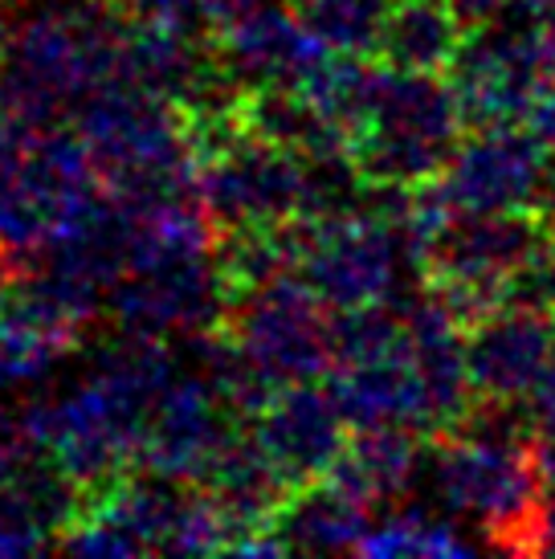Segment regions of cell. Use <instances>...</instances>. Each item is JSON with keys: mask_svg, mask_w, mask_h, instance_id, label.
Instances as JSON below:
<instances>
[{"mask_svg": "<svg viewBox=\"0 0 555 559\" xmlns=\"http://www.w3.org/2000/svg\"><path fill=\"white\" fill-rule=\"evenodd\" d=\"M449 82L470 127L531 123L555 91V29L531 16L474 25Z\"/></svg>", "mask_w": 555, "mask_h": 559, "instance_id": "cell-8", "label": "cell"}, {"mask_svg": "<svg viewBox=\"0 0 555 559\" xmlns=\"http://www.w3.org/2000/svg\"><path fill=\"white\" fill-rule=\"evenodd\" d=\"M479 551L474 539H465L458 523H449L441 514H429L421 507L397 511L371 523L359 556L368 559H465Z\"/></svg>", "mask_w": 555, "mask_h": 559, "instance_id": "cell-21", "label": "cell"}, {"mask_svg": "<svg viewBox=\"0 0 555 559\" xmlns=\"http://www.w3.org/2000/svg\"><path fill=\"white\" fill-rule=\"evenodd\" d=\"M519 4V13L531 16V21H540V25H552L555 29V0H515Z\"/></svg>", "mask_w": 555, "mask_h": 559, "instance_id": "cell-30", "label": "cell"}, {"mask_svg": "<svg viewBox=\"0 0 555 559\" xmlns=\"http://www.w3.org/2000/svg\"><path fill=\"white\" fill-rule=\"evenodd\" d=\"M127 13L139 21H155V25H172V29H201L216 25L221 4L225 0H123Z\"/></svg>", "mask_w": 555, "mask_h": 559, "instance_id": "cell-23", "label": "cell"}, {"mask_svg": "<svg viewBox=\"0 0 555 559\" xmlns=\"http://www.w3.org/2000/svg\"><path fill=\"white\" fill-rule=\"evenodd\" d=\"M458 13L465 16V25L474 29V25H491V21H498V16L507 13V4H515V0H449Z\"/></svg>", "mask_w": 555, "mask_h": 559, "instance_id": "cell-28", "label": "cell"}, {"mask_svg": "<svg viewBox=\"0 0 555 559\" xmlns=\"http://www.w3.org/2000/svg\"><path fill=\"white\" fill-rule=\"evenodd\" d=\"M294 270L319 290L331 311L392 307L404 278H421L416 246L401 209H340L323 217H298L286 225Z\"/></svg>", "mask_w": 555, "mask_h": 559, "instance_id": "cell-6", "label": "cell"}, {"mask_svg": "<svg viewBox=\"0 0 555 559\" xmlns=\"http://www.w3.org/2000/svg\"><path fill=\"white\" fill-rule=\"evenodd\" d=\"M291 4L327 46L347 58H371L380 49V29L392 9V0H291Z\"/></svg>", "mask_w": 555, "mask_h": 559, "instance_id": "cell-22", "label": "cell"}, {"mask_svg": "<svg viewBox=\"0 0 555 559\" xmlns=\"http://www.w3.org/2000/svg\"><path fill=\"white\" fill-rule=\"evenodd\" d=\"M547 143L527 127H474L433 192L453 213H543L555 221V168Z\"/></svg>", "mask_w": 555, "mask_h": 559, "instance_id": "cell-10", "label": "cell"}, {"mask_svg": "<svg viewBox=\"0 0 555 559\" xmlns=\"http://www.w3.org/2000/svg\"><path fill=\"white\" fill-rule=\"evenodd\" d=\"M135 16L103 0H33L0 33V115L54 127L66 110L127 82V41Z\"/></svg>", "mask_w": 555, "mask_h": 559, "instance_id": "cell-2", "label": "cell"}, {"mask_svg": "<svg viewBox=\"0 0 555 559\" xmlns=\"http://www.w3.org/2000/svg\"><path fill=\"white\" fill-rule=\"evenodd\" d=\"M523 556H555V498L543 495L531 523L523 531V544H519Z\"/></svg>", "mask_w": 555, "mask_h": 559, "instance_id": "cell-24", "label": "cell"}, {"mask_svg": "<svg viewBox=\"0 0 555 559\" xmlns=\"http://www.w3.org/2000/svg\"><path fill=\"white\" fill-rule=\"evenodd\" d=\"M531 131H535V135L547 143V152L555 156V91L547 94V98L540 103V110L531 115Z\"/></svg>", "mask_w": 555, "mask_h": 559, "instance_id": "cell-29", "label": "cell"}, {"mask_svg": "<svg viewBox=\"0 0 555 559\" xmlns=\"http://www.w3.org/2000/svg\"><path fill=\"white\" fill-rule=\"evenodd\" d=\"M13 253L0 246V311L9 307V298H13V286H16V278H13V262H9Z\"/></svg>", "mask_w": 555, "mask_h": 559, "instance_id": "cell-31", "label": "cell"}, {"mask_svg": "<svg viewBox=\"0 0 555 559\" xmlns=\"http://www.w3.org/2000/svg\"><path fill=\"white\" fill-rule=\"evenodd\" d=\"M535 450V469H540L543 495L555 498V429H540V441H531Z\"/></svg>", "mask_w": 555, "mask_h": 559, "instance_id": "cell-27", "label": "cell"}, {"mask_svg": "<svg viewBox=\"0 0 555 559\" xmlns=\"http://www.w3.org/2000/svg\"><path fill=\"white\" fill-rule=\"evenodd\" d=\"M446 204V201H441ZM543 213H453L433 225L421 249V282L465 323L503 307L510 282L543 241Z\"/></svg>", "mask_w": 555, "mask_h": 559, "instance_id": "cell-7", "label": "cell"}, {"mask_svg": "<svg viewBox=\"0 0 555 559\" xmlns=\"http://www.w3.org/2000/svg\"><path fill=\"white\" fill-rule=\"evenodd\" d=\"M86 502V490L54 462L16 466L9 478H0V556L62 547Z\"/></svg>", "mask_w": 555, "mask_h": 559, "instance_id": "cell-16", "label": "cell"}, {"mask_svg": "<svg viewBox=\"0 0 555 559\" xmlns=\"http://www.w3.org/2000/svg\"><path fill=\"white\" fill-rule=\"evenodd\" d=\"M172 380L176 364L164 340L123 331V340L110 343L74 389L33 401L21 429L29 445L94 498L139 462L152 408Z\"/></svg>", "mask_w": 555, "mask_h": 559, "instance_id": "cell-1", "label": "cell"}, {"mask_svg": "<svg viewBox=\"0 0 555 559\" xmlns=\"http://www.w3.org/2000/svg\"><path fill=\"white\" fill-rule=\"evenodd\" d=\"M103 201V176L78 131L0 115V246L33 258Z\"/></svg>", "mask_w": 555, "mask_h": 559, "instance_id": "cell-3", "label": "cell"}, {"mask_svg": "<svg viewBox=\"0 0 555 559\" xmlns=\"http://www.w3.org/2000/svg\"><path fill=\"white\" fill-rule=\"evenodd\" d=\"M555 352V314L531 307H494L465 326L470 384L482 404H527Z\"/></svg>", "mask_w": 555, "mask_h": 559, "instance_id": "cell-14", "label": "cell"}, {"mask_svg": "<svg viewBox=\"0 0 555 559\" xmlns=\"http://www.w3.org/2000/svg\"><path fill=\"white\" fill-rule=\"evenodd\" d=\"M527 413L535 420V429H555V352L547 359V368H543L535 392L527 396Z\"/></svg>", "mask_w": 555, "mask_h": 559, "instance_id": "cell-25", "label": "cell"}, {"mask_svg": "<svg viewBox=\"0 0 555 559\" xmlns=\"http://www.w3.org/2000/svg\"><path fill=\"white\" fill-rule=\"evenodd\" d=\"M233 290L221 270V258L192 253V258H164L127 270V278L110 290L107 307L115 323L135 335H204L229 311Z\"/></svg>", "mask_w": 555, "mask_h": 559, "instance_id": "cell-12", "label": "cell"}, {"mask_svg": "<svg viewBox=\"0 0 555 559\" xmlns=\"http://www.w3.org/2000/svg\"><path fill=\"white\" fill-rule=\"evenodd\" d=\"M25 429L21 420H13L4 408H0V478H9L16 466H21V453H25Z\"/></svg>", "mask_w": 555, "mask_h": 559, "instance_id": "cell-26", "label": "cell"}, {"mask_svg": "<svg viewBox=\"0 0 555 559\" xmlns=\"http://www.w3.org/2000/svg\"><path fill=\"white\" fill-rule=\"evenodd\" d=\"M233 417L237 413L213 389V380H204L201 372H176V380L160 392V401L152 408L139 462L164 478L201 481L237 433L229 425Z\"/></svg>", "mask_w": 555, "mask_h": 559, "instance_id": "cell-13", "label": "cell"}, {"mask_svg": "<svg viewBox=\"0 0 555 559\" xmlns=\"http://www.w3.org/2000/svg\"><path fill=\"white\" fill-rule=\"evenodd\" d=\"M253 433L294 486H307L335 469L352 441V420L343 417L335 392L310 380L278 389L274 401L253 417Z\"/></svg>", "mask_w": 555, "mask_h": 559, "instance_id": "cell-15", "label": "cell"}, {"mask_svg": "<svg viewBox=\"0 0 555 559\" xmlns=\"http://www.w3.org/2000/svg\"><path fill=\"white\" fill-rule=\"evenodd\" d=\"M421 469V433L404 425H376V429H352V441L335 469V478L359 502H392L416 481Z\"/></svg>", "mask_w": 555, "mask_h": 559, "instance_id": "cell-20", "label": "cell"}, {"mask_svg": "<svg viewBox=\"0 0 555 559\" xmlns=\"http://www.w3.org/2000/svg\"><path fill=\"white\" fill-rule=\"evenodd\" d=\"M298 270L233 298L229 340L274 389L323 380L335 368V319Z\"/></svg>", "mask_w": 555, "mask_h": 559, "instance_id": "cell-9", "label": "cell"}, {"mask_svg": "<svg viewBox=\"0 0 555 559\" xmlns=\"http://www.w3.org/2000/svg\"><path fill=\"white\" fill-rule=\"evenodd\" d=\"M110 197L127 204L197 197V147L185 115L135 82H115L74 110Z\"/></svg>", "mask_w": 555, "mask_h": 559, "instance_id": "cell-5", "label": "cell"}, {"mask_svg": "<svg viewBox=\"0 0 555 559\" xmlns=\"http://www.w3.org/2000/svg\"><path fill=\"white\" fill-rule=\"evenodd\" d=\"M82 323L21 286L0 311V392L46 380L78 343Z\"/></svg>", "mask_w": 555, "mask_h": 559, "instance_id": "cell-17", "label": "cell"}, {"mask_svg": "<svg viewBox=\"0 0 555 559\" xmlns=\"http://www.w3.org/2000/svg\"><path fill=\"white\" fill-rule=\"evenodd\" d=\"M433 490L453 514L474 519L498 547L519 551L540 507L535 450L519 437L515 404H474L433 453Z\"/></svg>", "mask_w": 555, "mask_h": 559, "instance_id": "cell-4", "label": "cell"}, {"mask_svg": "<svg viewBox=\"0 0 555 559\" xmlns=\"http://www.w3.org/2000/svg\"><path fill=\"white\" fill-rule=\"evenodd\" d=\"M465 29V16L449 0H392L376 58L413 74H449L470 37Z\"/></svg>", "mask_w": 555, "mask_h": 559, "instance_id": "cell-18", "label": "cell"}, {"mask_svg": "<svg viewBox=\"0 0 555 559\" xmlns=\"http://www.w3.org/2000/svg\"><path fill=\"white\" fill-rule=\"evenodd\" d=\"M213 29L221 66L241 91H303L335 58L294 4L225 0Z\"/></svg>", "mask_w": 555, "mask_h": 559, "instance_id": "cell-11", "label": "cell"}, {"mask_svg": "<svg viewBox=\"0 0 555 559\" xmlns=\"http://www.w3.org/2000/svg\"><path fill=\"white\" fill-rule=\"evenodd\" d=\"M368 527L371 507L347 495L335 478L298 486L274 519V531L291 551H359Z\"/></svg>", "mask_w": 555, "mask_h": 559, "instance_id": "cell-19", "label": "cell"}]
</instances>
